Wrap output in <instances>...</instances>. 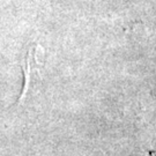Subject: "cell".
I'll use <instances>...</instances> for the list:
<instances>
[{
	"label": "cell",
	"instance_id": "7a4b0ae2",
	"mask_svg": "<svg viewBox=\"0 0 156 156\" xmlns=\"http://www.w3.org/2000/svg\"><path fill=\"white\" fill-rule=\"evenodd\" d=\"M140 156H156V151H147L145 154H142V155Z\"/></svg>",
	"mask_w": 156,
	"mask_h": 156
},
{
	"label": "cell",
	"instance_id": "6da1fadb",
	"mask_svg": "<svg viewBox=\"0 0 156 156\" xmlns=\"http://www.w3.org/2000/svg\"><path fill=\"white\" fill-rule=\"evenodd\" d=\"M36 62H37V55L34 49L29 50L28 55L26 57V62L23 66V72H24V87L22 90V95L20 97V101H23V98L28 95V93L31 90V87L35 83V79L37 76L38 69L36 67Z\"/></svg>",
	"mask_w": 156,
	"mask_h": 156
}]
</instances>
